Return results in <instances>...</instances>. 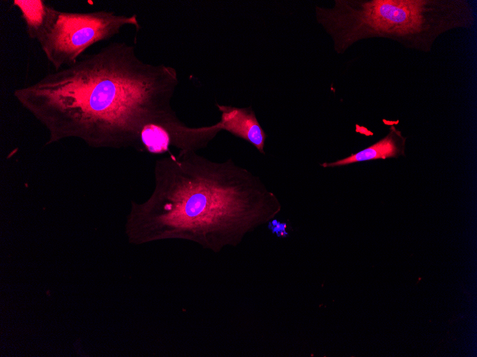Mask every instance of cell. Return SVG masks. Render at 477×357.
Returning a JSON list of instances; mask_svg holds the SVG:
<instances>
[{
    "label": "cell",
    "instance_id": "obj_4",
    "mask_svg": "<svg viewBox=\"0 0 477 357\" xmlns=\"http://www.w3.org/2000/svg\"><path fill=\"white\" fill-rule=\"evenodd\" d=\"M129 25L140 29L137 14L118 15L109 11L69 12L53 7L36 41L57 71L74 64L91 46L112 38Z\"/></svg>",
    "mask_w": 477,
    "mask_h": 357
},
{
    "label": "cell",
    "instance_id": "obj_6",
    "mask_svg": "<svg viewBox=\"0 0 477 357\" xmlns=\"http://www.w3.org/2000/svg\"><path fill=\"white\" fill-rule=\"evenodd\" d=\"M405 145L406 138L392 125L388 135L373 145L335 162H323L321 166L336 167L377 159L397 157L405 155Z\"/></svg>",
    "mask_w": 477,
    "mask_h": 357
},
{
    "label": "cell",
    "instance_id": "obj_2",
    "mask_svg": "<svg viewBox=\"0 0 477 357\" xmlns=\"http://www.w3.org/2000/svg\"><path fill=\"white\" fill-rule=\"evenodd\" d=\"M155 186L131 202L125 232L131 244L186 240L219 253L271 222L281 210L262 180L231 159L215 162L196 151L159 159Z\"/></svg>",
    "mask_w": 477,
    "mask_h": 357
},
{
    "label": "cell",
    "instance_id": "obj_7",
    "mask_svg": "<svg viewBox=\"0 0 477 357\" xmlns=\"http://www.w3.org/2000/svg\"><path fill=\"white\" fill-rule=\"evenodd\" d=\"M13 5L21 14L29 38L37 40L53 7L42 0H14Z\"/></svg>",
    "mask_w": 477,
    "mask_h": 357
},
{
    "label": "cell",
    "instance_id": "obj_1",
    "mask_svg": "<svg viewBox=\"0 0 477 357\" xmlns=\"http://www.w3.org/2000/svg\"><path fill=\"white\" fill-rule=\"evenodd\" d=\"M178 84L174 68L146 63L134 46L112 42L13 95L46 128V145L74 138L96 148L144 151L146 126L186 127L171 107Z\"/></svg>",
    "mask_w": 477,
    "mask_h": 357
},
{
    "label": "cell",
    "instance_id": "obj_5",
    "mask_svg": "<svg viewBox=\"0 0 477 357\" xmlns=\"http://www.w3.org/2000/svg\"><path fill=\"white\" fill-rule=\"evenodd\" d=\"M216 106L221 113V120L219 121L221 130L247 141L260 153L264 154L267 135L252 108H236L217 103Z\"/></svg>",
    "mask_w": 477,
    "mask_h": 357
},
{
    "label": "cell",
    "instance_id": "obj_3",
    "mask_svg": "<svg viewBox=\"0 0 477 357\" xmlns=\"http://www.w3.org/2000/svg\"><path fill=\"white\" fill-rule=\"evenodd\" d=\"M316 18L343 53L356 42L381 38L428 53L441 34L469 28L475 14L466 0H336L316 6Z\"/></svg>",
    "mask_w": 477,
    "mask_h": 357
}]
</instances>
